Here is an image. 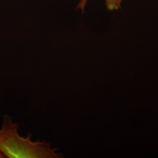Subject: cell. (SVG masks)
Segmentation results:
<instances>
[{
	"instance_id": "1",
	"label": "cell",
	"mask_w": 158,
	"mask_h": 158,
	"mask_svg": "<svg viewBox=\"0 0 158 158\" xmlns=\"http://www.w3.org/2000/svg\"><path fill=\"white\" fill-rule=\"evenodd\" d=\"M18 124L5 115L0 130V151L8 158H60L62 154L56 153L45 141H31V135L24 138L19 135Z\"/></svg>"
},
{
	"instance_id": "2",
	"label": "cell",
	"mask_w": 158,
	"mask_h": 158,
	"mask_svg": "<svg viewBox=\"0 0 158 158\" xmlns=\"http://www.w3.org/2000/svg\"><path fill=\"white\" fill-rule=\"evenodd\" d=\"M123 0H104L106 9L109 11H118L121 8Z\"/></svg>"
},
{
	"instance_id": "3",
	"label": "cell",
	"mask_w": 158,
	"mask_h": 158,
	"mask_svg": "<svg viewBox=\"0 0 158 158\" xmlns=\"http://www.w3.org/2000/svg\"><path fill=\"white\" fill-rule=\"evenodd\" d=\"M89 0H80L76 8L77 10H80L82 12H83L85 10V6L87 4Z\"/></svg>"
},
{
	"instance_id": "4",
	"label": "cell",
	"mask_w": 158,
	"mask_h": 158,
	"mask_svg": "<svg viewBox=\"0 0 158 158\" xmlns=\"http://www.w3.org/2000/svg\"><path fill=\"white\" fill-rule=\"evenodd\" d=\"M6 158V156L4 155V153L2 152L1 151H0V158Z\"/></svg>"
}]
</instances>
